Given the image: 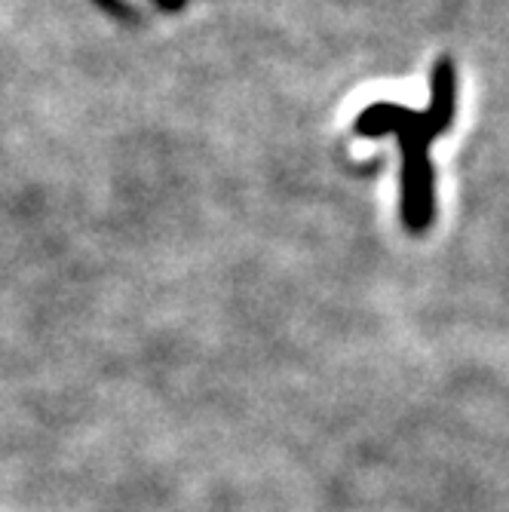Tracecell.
I'll use <instances>...</instances> for the list:
<instances>
[{"label": "cell", "mask_w": 509, "mask_h": 512, "mask_svg": "<svg viewBox=\"0 0 509 512\" xmlns=\"http://www.w3.org/2000/svg\"><path fill=\"white\" fill-rule=\"evenodd\" d=\"M457 114V65L442 56L433 68V99L427 111H414L396 102H375L362 108L353 132L362 138L396 135L402 151V194L399 215L411 234H424L436 221V172L430 160L433 142L454 126Z\"/></svg>", "instance_id": "cell-1"}]
</instances>
